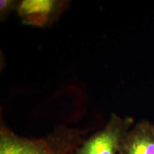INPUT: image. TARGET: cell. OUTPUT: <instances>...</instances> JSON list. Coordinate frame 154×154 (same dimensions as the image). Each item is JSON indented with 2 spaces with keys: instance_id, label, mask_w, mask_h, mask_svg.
<instances>
[{
  "instance_id": "1",
  "label": "cell",
  "mask_w": 154,
  "mask_h": 154,
  "mask_svg": "<svg viewBox=\"0 0 154 154\" xmlns=\"http://www.w3.org/2000/svg\"><path fill=\"white\" fill-rule=\"evenodd\" d=\"M80 144L78 132L66 128L39 139L21 137L4 126L0 129V154H69Z\"/></svg>"
},
{
  "instance_id": "2",
  "label": "cell",
  "mask_w": 154,
  "mask_h": 154,
  "mask_svg": "<svg viewBox=\"0 0 154 154\" xmlns=\"http://www.w3.org/2000/svg\"><path fill=\"white\" fill-rule=\"evenodd\" d=\"M132 125L130 117L113 113L104 128L83 142L75 154H120L123 140Z\"/></svg>"
},
{
  "instance_id": "3",
  "label": "cell",
  "mask_w": 154,
  "mask_h": 154,
  "mask_svg": "<svg viewBox=\"0 0 154 154\" xmlns=\"http://www.w3.org/2000/svg\"><path fill=\"white\" fill-rule=\"evenodd\" d=\"M120 154H154V125L141 121L132 126L123 140Z\"/></svg>"
},
{
  "instance_id": "4",
  "label": "cell",
  "mask_w": 154,
  "mask_h": 154,
  "mask_svg": "<svg viewBox=\"0 0 154 154\" xmlns=\"http://www.w3.org/2000/svg\"><path fill=\"white\" fill-rule=\"evenodd\" d=\"M55 2L50 0H25L19 6V13L29 18L44 19L54 9Z\"/></svg>"
},
{
  "instance_id": "5",
  "label": "cell",
  "mask_w": 154,
  "mask_h": 154,
  "mask_svg": "<svg viewBox=\"0 0 154 154\" xmlns=\"http://www.w3.org/2000/svg\"><path fill=\"white\" fill-rule=\"evenodd\" d=\"M14 2L8 1V0H2L0 2V11H1V14H5L7 12L9 9H11V5H13Z\"/></svg>"
}]
</instances>
